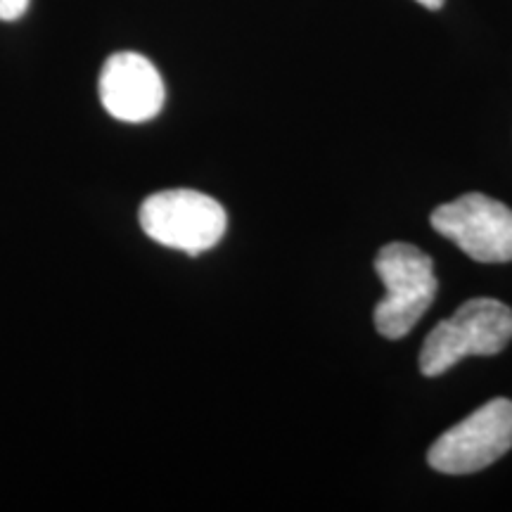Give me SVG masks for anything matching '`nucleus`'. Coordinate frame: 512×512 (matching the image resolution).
<instances>
[{
    "instance_id": "nucleus-1",
    "label": "nucleus",
    "mask_w": 512,
    "mask_h": 512,
    "mask_svg": "<svg viewBox=\"0 0 512 512\" xmlns=\"http://www.w3.org/2000/svg\"><path fill=\"white\" fill-rule=\"evenodd\" d=\"M375 271L387 290L375 306V328L387 339L406 337L437 299L432 256L408 242H392L377 252Z\"/></svg>"
},
{
    "instance_id": "nucleus-2",
    "label": "nucleus",
    "mask_w": 512,
    "mask_h": 512,
    "mask_svg": "<svg viewBox=\"0 0 512 512\" xmlns=\"http://www.w3.org/2000/svg\"><path fill=\"white\" fill-rule=\"evenodd\" d=\"M512 339V309L491 297L465 302L441 320L420 351L422 375L437 377L467 356H496Z\"/></svg>"
},
{
    "instance_id": "nucleus-3",
    "label": "nucleus",
    "mask_w": 512,
    "mask_h": 512,
    "mask_svg": "<svg viewBox=\"0 0 512 512\" xmlns=\"http://www.w3.org/2000/svg\"><path fill=\"white\" fill-rule=\"evenodd\" d=\"M138 221L157 245L197 256L216 247L226 235L228 216L214 197L197 190L155 192L140 204Z\"/></svg>"
},
{
    "instance_id": "nucleus-4",
    "label": "nucleus",
    "mask_w": 512,
    "mask_h": 512,
    "mask_svg": "<svg viewBox=\"0 0 512 512\" xmlns=\"http://www.w3.org/2000/svg\"><path fill=\"white\" fill-rule=\"evenodd\" d=\"M512 448V401L494 399L446 430L430 446L427 463L444 475H472Z\"/></svg>"
},
{
    "instance_id": "nucleus-5",
    "label": "nucleus",
    "mask_w": 512,
    "mask_h": 512,
    "mask_svg": "<svg viewBox=\"0 0 512 512\" xmlns=\"http://www.w3.org/2000/svg\"><path fill=\"white\" fill-rule=\"evenodd\" d=\"M432 228L479 264L512 261V209L470 192L432 211Z\"/></svg>"
},
{
    "instance_id": "nucleus-6",
    "label": "nucleus",
    "mask_w": 512,
    "mask_h": 512,
    "mask_svg": "<svg viewBox=\"0 0 512 512\" xmlns=\"http://www.w3.org/2000/svg\"><path fill=\"white\" fill-rule=\"evenodd\" d=\"M100 102L126 124H143L162 112L166 88L157 67L138 53H117L100 72Z\"/></svg>"
},
{
    "instance_id": "nucleus-7",
    "label": "nucleus",
    "mask_w": 512,
    "mask_h": 512,
    "mask_svg": "<svg viewBox=\"0 0 512 512\" xmlns=\"http://www.w3.org/2000/svg\"><path fill=\"white\" fill-rule=\"evenodd\" d=\"M29 0H0V19L3 22H15L27 12Z\"/></svg>"
},
{
    "instance_id": "nucleus-8",
    "label": "nucleus",
    "mask_w": 512,
    "mask_h": 512,
    "mask_svg": "<svg viewBox=\"0 0 512 512\" xmlns=\"http://www.w3.org/2000/svg\"><path fill=\"white\" fill-rule=\"evenodd\" d=\"M420 5H425L427 10H439L444 5V0H418Z\"/></svg>"
}]
</instances>
